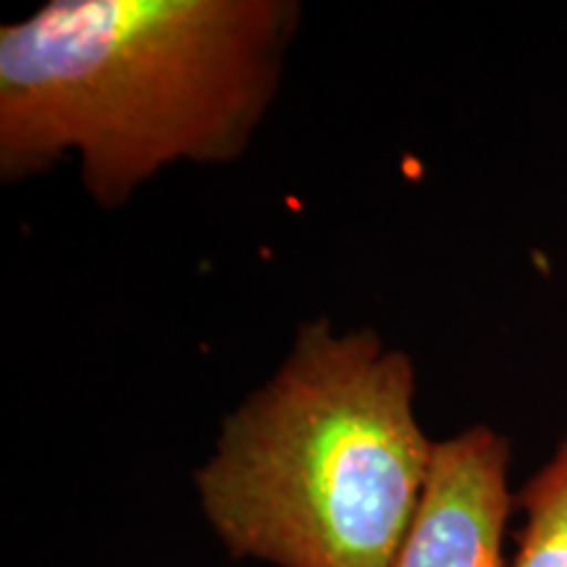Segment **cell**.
Returning <instances> with one entry per match:
<instances>
[{"label": "cell", "instance_id": "1", "mask_svg": "<svg viewBox=\"0 0 567 567\" xmlns=\"http://www.w3.org/2000/svg\"><path fill=\"white\" fill-rule=\"evenodd\" d=\"M297 21L292 0H51L0 30V176L76 155L118 208L176 163L239 158Z\"/></svg>", "mask_w": 567, "mask_h": 567}, {"label": "cell", "instance_id": "2", "mask_svg": "<svg viewBox=\"0 0 567 567\" xmlns=\"http://www.w3.org/2000/svg\"><path fill=\"white\" fill-rule=\"evenodd\" d=\"M415 389L413 358L373 329L302 323L195 473L226 551L274 567H389L434 460Z\"/></svg>", "mask_w": 567, "mask_h": 567}, {"label": "cell", "instance_id": "3", "mask_svg": "<svg viewBox=\"0 0 567 567\" xmlns=\"http://www.w3.org/2000/svg\"><path fill=\"white\" fill-rule=\"evenodd\" d=\"M509 439L484 423L436 442L423 502L389 567H509Z\"/></svg>", "mask_w": 567, "mask_h": 567}, {"label": "cell", "instance_id": "4", "mask_svg": "<svg viewBox=\"0 0 567 567\" xmlns=\"http://www.w3.org/2000/svg\"><path fill=\"white\" fill-rule=\"evenodd\" d=\"M523 526L509 567H567V434L515 494Z\"/></svg>", "mask_w": 567, "mask_h": 567}]
</instances>
